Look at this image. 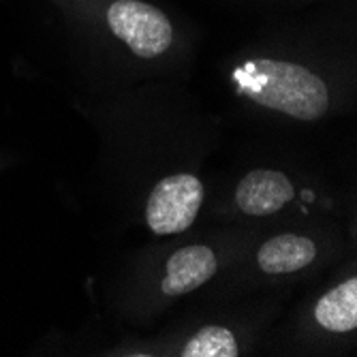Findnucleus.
Segmentation results:
<instances>
[{
    "instance_id": "1",
    "label": "nucleus",
    "mask_w": 357,
    "mask_h": 357,
    "mask_svg": "<svg viewBox=\"0 0 357 357\" xmlns=\"http://www.w3.org/2000/svg\"><path fill=\"white\" fill-rule=\"evenodd\" d=\"M234 82L250 101L300 120H317L330 105L323 79L294 62L248 60L234 71Z\"/></svg>"
},
{
    "instance_id": "8",
    "label": "nucleus",
    "mask_w": 357,
    "mask_h": 357,
    "mask_svg": "<svg viewBox=\"0 0 357 357\" xmlns=\"http://www.w3.org/2000/svg\"><path fill=\"white\" fill-rule=\"evenodd\" d=\"M180 355L182 357H236L240 355V349L229 330L208 326L186 342Z\"/></svg>"
},
{
    "instance_id": "7",
    "label": "nucleus",
    "mask_w": 357,
    "mask_h": 357,
    "mask_svg": "<svg viewBox=\"0 0 357 357\" xmlns=\"http://www.w3.org/2000/svg\"><path fill=\"white\" fill-rule=\"evenodd\" d=\"M314 319L330 332H353L357 328V280L349 278L328 291L314 306Z\"/></svg>"
},
{
    "instance_id": "4",
    "label": "nucleus",
    "mask_w": 357,
    "mask_h": 357,
    "mask_svg": "<svg viewBox=\"0 0 357 357\" xmlns=\"http://www.w3.org/2000/svg\"><path fill=\"white\" fill-rule=\"evenodd\" d=\"M294 199V184L280 172L255 169L236 188V202L250 216H268Z\"/></svg>"
},
{
    "instance_id": "2",
    "label": "nucleus",
    "mask_w": 357,
    "mask_h": 357,
    "mask_svg": "<svg viewBox=\"0 0 357 357\" xmlns=\"http://www.w3.org/2000/svg\"><path fill=\"white\" fill-rule=\"evenodd\" d=\"M107 24L139 58H156L174 43V28L167 15L142 0H116L107 9Z\"/></svg>"
},
{
    "instance_id": "3",
    "label": "nucleus",
    "mask_w": 357,
    "mask_h": 357,
    "mask_svg": "<svg viewBox=\"0 0 357 357\" xmlns=\"http://www.w3.org/2000/svg\"><path fill=\"white\" fill-rule=\"evenodd\" d=\"M202 199L204 186L195 176L176 174L160 180L152 188L146 208L150 229L156 236H169L188 229L199 212Z\"/></svg>"
},
{
    "instance_id": "6",
    "label": "nucleus",
    "mask_w": 357,
    "mask_h": 357,
    "mask_svg": "<svg viewBox=\"0 0 357 357\" xmlns=\"http://www.w3.org/2000/svg\"><path fill=\"white\" fill-rule=\"evenodd\" d=\"M314 255L317 246L312 240L294 234H282L268 240L259 248L257 261L266 274H289L310 266Z\"/></svg>"
},
{
    "instance_id": "5",
    "label": "nucleus",
    "mask_w": 357,
    "mask_h": 357,
    "mask_svg": "<svg viewBox=\"0 0 357 357\" xmlns=\"http://www.w3.org/2000/svg\"><path fill=\"white\" fill-rule=\"evenodd\" d=\"M216 257L208 246H186L176 250L167 261V274L160 282L165 296L190 294L216 274Z\"/></svg>"
}]
</instances>
